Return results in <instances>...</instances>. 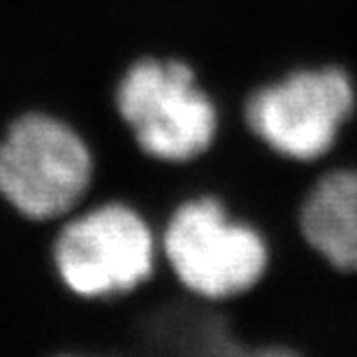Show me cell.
<instances>
[{
  "label": "cell",
  "instance_id": "cell-1",
  "mask_svg": "<svg viewBox=\"0 0 357 357\" xmlns=\"http://www.w3.org/2000/svg\"><path fill=\"white\" fill-rule=\"evenodd\" d=\"M158 241L169 274L209 302L244 295L269 267V241L262 230L234 216L213 192L178 202L158 230Z\"/></svg>",
  "mask_w": 357,
  "mask_h": 357
},
{
  "label": "cell",
  "instance_id": "cell-2",
  "mask_svg": "<svg viewBox=\"0 0 357 357\" xmlns=\"http://www.w3.org/2000/svg\"><path fill=\"white\" fill-rule=\"evenodd\" d=\"M114 100L135 149L153 162L188 165L218 139L220 107L181 61L135 63Z\"/></svg>",
  "mask_w": 357,
  "mask_h": 357
},
{
  "label": "cell",
  "instance_id": "cell-3",
  "mask_svg": "<svg viewBox=\"0 0 357 357\" xmlns=\"http://www.w3.org/2000/svg\"><path fill=\"white\" fill-rule=\"evenodd\" d=\"M54 262L77 297L89 302L126 297L160 267L158 230L132 202L107 197L63 225Z\"/></svg>",
  "mask_w": 357,
  "mask_h": 357
},
{
  "label": "cell",
  "instance_id": "cell-4",
  "mask_svg": "<svg viewBox=\"0 0 357 357\" xmlns=\"http://www.w3.org/2000/svg\"><path fill=\"white\" fill-rule=\"evenodd\" d=\"M355 109V84L344 70H297L244 98L241 121L278 158L323 165L337 149Z\"/></svg>",
  "mask_w": 357,
  "mask_h": 357
},
{
  "label": "cell",
  "instance_id": "cell-5",
  "mask_svg": "<svg viewBox=\"0 0 357 357\" xmlns=\"http://www.w3.org/2000/svg\"><path fill=\"white\" fill-rule=\"evenodd\" d=\"M93 176L96 160L82 135L47 114L17 119L0 142V195L31 220L70 213Z\"/></svg>",
  "mask_w": 357,
  "mask_h": 357
},
{
  "label": "cell",
  "instance_id": "cell-6",
  "mask_svg": "<svg viewBox=\"0 0 357 357\" xmlns=\"http://www.w3.org/2000/svg\"><path fill=\"white\" fill-rule=\"evenodd\" d=\"M299 230L327 265L357 274V165L320 169L299 206Z\"/></svg>",
  "mask_w": 357,
  "mask_h": 357
},
{
  "label": "cell",
  "instance_id": "cell-7",
  "mask_svg": "<svg viewBox=\"0 0 357 357\" xmlns=\"http://www.w3.org/2000/svg\"><path fill=\"white\" fill-rule=\"evenodd\" d=\"M244 357H304V355L285 344H262V346H251L244 353Z\"/></svg>",
  "mask_w": 357,
  "mask_h": 357
}]
</instances>
